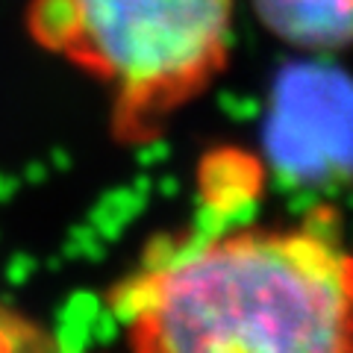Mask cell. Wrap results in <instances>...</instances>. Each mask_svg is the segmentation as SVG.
<instances>
[{
    "instance_id": "3",
    "label": "cell",
    "mask_w": 353,
    "mask_h": 353,
    "mask_svg": "<svg viewBox=\"0 0 353 353\" xmlns=\"http://www.w3.org/2000/svg\"><path fill=\"white\" fill-rule=\"evenodd\" d=\"M262 157L289 189H324L350 174L353 88L339 62L309 53L280 65L262 118Z\"/></svg>"
},
{
    "instance_id": "2",
    "label": "cell",
    "mask_w": 353,
    "mask_h": 353,
    "mask_svg": "<svg viewBox=\"0 0 353 353\" xmlns=\"http://www.w3.org/2000/svg\"><path fill=\"white\" fill-rule=\"evenodd\" d=\"M71 50L132 103H162L203 80L230 36V0H74Z\"/></svg>"
},
{
    "instance_id": "6",
    "label": "cell",
    "mask_w": 353,
    "mask_h": 353,
    "mask_svg": "<svg viewBox=\"0 0 353 353\" xmlns=\"http://www.w3.org/2000/svg\"><path fill=\"white\" fill-rule=\"evenodd\" d=\"M0 353H6V345H3V339H0Z\"/></svg>"
},
{
    "instance_id": "1",
    "label": "cell",
    "mask_w": 353,
    "mask_h": 353,
    "mask_svg": "<svg viewBox=\"0 0 353 353\" xmlns=\"http://www.w3.org/2000/svg\"><path fill=\"white\" fill-rule=\"evenodd\" d=\"M347 262L312 233H245L171 256L127 309L141 353H347Z\"/></svg>"
},
{
    "instance_id": "5",
    "label": "cell",
    "mask_w": 353,
    "mask_h": 353,
    "mask_svg": "<svg viewBox=\"0 0 353 353\" xmlns=\"http://www.w3.org/2000/svg\"><path fill=\"white\" fill-rule=\"evenodd\" d=\"M32 27L50 48H71L77 32L74 0H39L32 9Z\"/></svg>"
},
{
    "instance_id": "4",
    "label": "cell",
    "mask_w": 353,
    "mask_h": 353,
    "mask_svg": "<svg viewBox=\"0 0 353 353\" xmlns=\"http://www.w3.org/2000/svg\"><path fill=\"white\" fill-rule=\"evenodd\" d=\"M262 24L283 41L315 53L345 48L353 0H253Z\"/></svg>"
}]
</instances>
